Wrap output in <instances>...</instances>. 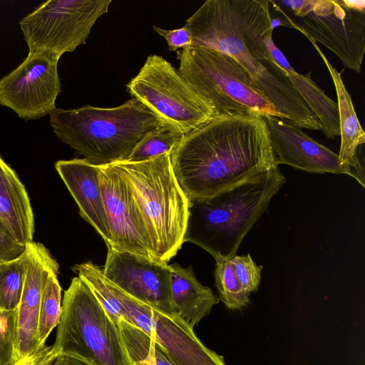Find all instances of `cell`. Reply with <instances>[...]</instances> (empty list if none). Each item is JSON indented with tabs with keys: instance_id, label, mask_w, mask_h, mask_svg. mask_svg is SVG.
I'll return each mask as SVG.
<instances>
[{
	"instance_id": "cell-35",
	"label": "cell",
	"mask_w": 365,
	"mask_h": 365,
	"mask_svg": "<svg viewBox=\"0 0 365 365\" xmlns=\"http://www.w3.org/2000/svg\"><path fill=\"white\" fill-rule=\"evenodd\" d=\"M133 365H154L151 355L145 354L143 356L140 361L133 363Z\"/></svg>"
},
{
	"instance_id": "cell-16",
	"label": "cell",
	"mask_w": 365,
	"mask_h": 365,
	"mask_svg": "<svg viewBox=\"0 0 365 365\" xmlns=\"http://www.w3.org/2000/svg\"><path fill=\"white\" fill-rule=\"evenodd\" d=\"M30 257L19 307L16 309V347L19 360L35 354L42 346L38 338L40 305L44 289L58 264L42 244H28Z\"/></svg>"
},
{
	"instance_id": "cell-2",
	"label": "cell",
	"mask_w": 365,
	"mask_h": 365,
	"mask_svg": "<svg viewBox=\"0 0 365 365\" xmlns=\"http://www.w3.org/2000/svg\"><path fill=\"white\" fill-rule=\"evenodd\" d=\"M269 0H207L185 21L192 45L230 55L254 78L277 111L297 113L304 101L273 60L265 36L274 29Z\"/></svg>"
},
{
	"instance_id": "cell-5",
	"label": "cell",
	"mask_w": 365,
	"mask_h": 365,
	"mask_svg": "<svg viewBox=\"0 0 365 365\" xmlns=\"http://www.w3.org/2000/svg\"><path fill=\"white\" fill-rule=\"evenodd\" d=\"M113 163L140 212L151 257L168 263L185 242L190 203L175 176L170 154Z\"/></svg>"
},
{
	"instance_id": "cell-8",
	"label": "cell",
	"mask_w": 365,
	"mask_h": 365,
	"mask_svg": "<svg viewBox=\"0 0 365 365\" xmlns=\"http://www.w3.org/2000/svg\"><path fill=\"white\" fill-rule=\"evenodd\" d=\"M96 296L110 318L142 330L175 365H225L222 356L207 348L193 328L177 314H168L131 297L107 278Z\"/></svg>"
},
{
	"instance_id": "cell-19",
	"label": "cell",
	"mask_w": 365,
	"mask_h": 365,
	"mask_svg": "<svg viewBox=\"0 0 365 365\" xmlns=\"http://www.w3.org/2000/svg\"><path fill=\"white\" fill-rule=\"evenodd\" d=\"M307 38L317 51L332 78L337 96L341 136L339 161L342 166L351 170L354 177V173H360L364 169L357 151L359 147L365 143V133L357 118L351 97L344 86L341 73L332 66L317 42L310 38Z\"/></svg>"
},
{
	"instance_id": "cell-14",
	"label": "cell",
	"mask_w": 365,
	"mask_h": 365,
	"mask_svg": "<svg viewBox=\"0 0 365 365\" xmlns=\"http://www.w3.org/2000/svg\"><path fill=\"white\" fill-rule=\"evenodd\" d=\"M98 166L110 237L107 247L152 258L143 222L125 181L114 163Z\"/></svg>"
},
{
	"instance_id": "cell-31",
	"label": "cell",
	"mask_w": 365,
	"mask_h": 365,
	"mask_svg": "<svg viewBox=\"0 0 365 365\" xmlns=\"http://www.w3.org/2000/svg\"><path fill=\"white\" fill-rule=\"evenodd\" d=\"M58 355L53 351V346L42 345L33 355L19 360L15 365H52Z\"/></svg>"
},
{
	"instance_id": "cell-15",
	"label": "cell",
	"mask_w": 365,
	"mask_h": 365,
	"mask_svg": "<svg viewBox=\"0 0 365 365\" xmlns=\"http://www.w3.org/2000/svg\"><path fill=\"white\" fill-rule=\"evenodd\" d=\"M266 122L275 164L290 165L311 173L346 174L351 169L342 166L338 154L317 143L301 128L274 117H263Z\"/></svg>"
},
{
	"instance_id": "cell-4",
	"label": "cell",
	"mask_w": 365,
	"mask_h": 365,
	"mask_svg": "<svg viewBox=\"0 0 365 365\" xmlns=\"http://www.w3.org/2000/svg\"><path fill=\"white\" fill-rule=\"evenodd\" d=\"M49 115L57 138L98 165L125 161L148 133L163 125L133 98L114 108H56Z\"/></svg>"
},
{
	"instance_id": "cell-33",
	"label": "cell",
	"mask_w": 365,
	"mask_h": 365,
	"mask_svg": "<svg viewBox=\"0 0 365 365\" xmlns=\"http://www.w3.org/2000/svg\"><path fill=\"white\" fill-rule=\"evenodd\" d=\"M52 365H92L90 363L71 356L58 355Z\"/></svg>"
},
{
	"instance_id": "cell-1",
	"label": "cell",
	"mask_w": 365,
	"mask_h": 365,
	"mask_svg": "<svg viewBox=\"0 0 365 365\" xmlns=\"http://www.w3.org/2000/svg\"><path fill=\"white\" fill-rule=\"evenodd\" d=\"M170 160L190 201L213 196L277 166L265 120L248 114L216 115L183 135Z\"/></svg>"
},
{
	"instance_id": "cell-20",
	"label": "cell",
	"mask_w": 365,
	"mask_h": 365,
	"mask_svg": "<svg viewBox=\"0 0 365 365\" xmlns=\"http://www.w3.org/2000/svg\"><path fill=\"white\" fill-rule=\"evenodd\" d=\"M270 31L265 36L267 47L275 63L287 73L289 81L317 116L322 130L328 138L340 135L337 103L328 97L324 91L312 79L310 73L303 75L297 73L289 64L285 56L275 45Z\"/></svg>"
},
{
	"instance_id": "cell-26",
	"label": "cell",
	"mask_w": 365,
	"mask_h": 365,
	"mask_svg": "<svg viewBox=\"0 0 365 365\" xmlns=\"http://www.w3.org/2000/svg\"><path fill=\"white\" fill-rule=\"evenodd\" d=\"M58 274H53L49 279L42 295L38 323V338L41 345L51 331L58 325L61 313V287Z\"/></svg>"
},
{
	"instance_id": "cell-10",
	"label": "cell",
	"mask_w": 365,
	"mask_h": 365,
	"mask_svg": "<svg viewBox=\"0 0 365 365\" xmlns=\"http://www.w3.org/2000/svg\"><path fill=\"white\" fill-rule=\"evenodd\" d=\"M111 0H48L19 22L29 53H47L60 58L86 43L96 21Z\"/></svg>"
},
{
	"instance_id": "cell-23",
	"label": "cell",
	"mask_w": 365,
	"mask_h": 365,
	"mask_svg": "<svg viewBox=\"0 0 365 365\" xmlns=\"http://www.w3.org/2000/svg\"><path fill=\"white\" fill-rule=\"evenodd\" d=\"M215 259V283L221 300L227 308L238 310L250 303V294L242 288L230 259Z\"/></svg>"
},
{
	"instance_id": "cell-17",
	"label": "cell",
	"mask_w": 365,
	"mask_h": 365,
	"mask_svg": "<svg viewBox=\"0 0 365 365\" xmlns=\"http://www.w3.org/2000/svg\"><path fill=\"white\" fill-rule=\"evenodd\" d=\"M55 168L75 200L80 215L110 245L109 227L98 180L99 166L84 158L58 160Z\"/></svg>"
},
{
	"instance_id": "cell-30",
	"label": "cell",
	"mask_w": 365,
	"mask_h": 365,
	"mask_svg": "<svg viewBox=\"0 0 365 365\" xmlns=\"http://www.w3.org/2000/svg\"><path fill=\"white\" fill-rule=\"evenodd\" d=\"M153 29L165 38L169 51H177L179 48L182 49L192 45V35L185 25L182 28L173 30L153 26Z\"/></svg>"
},
{
	"instance_id": "cell-34",
	"label": "cell",
	"mask_w": 365,
	"mask_h": 365,
	"mask_svg": "<svg viewBox=\"0 0 365 365\" xmlns=\"http://www.w3.org/2000/svg\"><path fill=\"white\" fill-rule=\"evenodd\" d=\"M342 3L347 7L353 9L365 11V1H349L341 0Z\"/></svg>"
},
{
	"instance_id": "cell-11",
	"label": "cell",
	"mask_w": 365,
	"mask_h": 365,
	"mask_svg": "<svg viewBox=\"0 0 365 365\" xmlns=\"http://www.w3.org/2000/svg\"><path fill=\"white\" fill-rule=\"evenodd\" d=\"M288 26L332 51L347 68L361 73L365 51V11L345 6L341 0H317L312 12L297 25L284 13Z\"/></svg>"
},
{
	"instance_id": "cell-13",
	"label": "cell",
	"mask_w": 365,
	"mask_h": 365,
	"mask_svg": "<svg viewBox=\"0 0 365 365\" xmlns=\"http://www.w3.org/2000/svg\"><path fill=\"white\" fill-rule=\"evenodd\" d=\"M101 269L120 289L161 312L177 314L170 297L168 263L108 247Z\"/></svg>"
},
{
	"instance_id": "cell-12",
	"label": "cell",
	"mask_w": 365,
	"mask_h": 365,
	"mask_svg": "<svg viewBox=\"0 0 365 365\" xmlns=\"http://www.w3.org/2000/svg\"><path fill=\"white\" fill-rule=\"evenodd\" d=\"M58 61L47 53H28L19 66L0 78V105L25 120L50 114L61 91Z\"/></svg>"
},
{
	"instance_id": "cell-6",
	"label": "cell",
	"mask_w": 365,
	"mask_h": 365,
	"mask_svg": "<svg viewBox=\"0 0 365 365\" xmlns=\"http://www.w3.org/2000/svg\"><path fill=\"white\" fill-rule=\"evenodd\" d=\"M53 351L81 359L92 365H133L119 322L108 314L78 276L64 292L62 313Z\"/></svg>"
},
{
	"instance_id": "cell-18",
	"label": "cell",
	"mask_w": 365,
	"mask_h": 365,
	"mask_svg": "<svg viewBox=\"0 0 365 365\" xmlns=\"http://www.w3.org/2000/svg\"><path fill=\"white\" fill-rule=\"evenodd\" d=\"M0 220L19 242H33L34 217L29 195L16 173L1 156Z\"/></svg>"
},
{
	"instance_id": "cell-27",
	"label": "cell",
	"mask_w": 365,
	"mask_h": 365,
	"mask_svg": "<svg viewBox=\"0 0 365 365\" xmlns=\"http://www.w3.org/2000/svg\"><path fill=\"white\" fill-rule=\"evenodd\" d=\"M16 347V309H0V365L19 361Z\"/></svg>"
},
{
	"instance_id": "cell-29",
	"label": "cell",
	"mask_w": 365,
	"mask_h": 365,
	"mask_svg": "<svg viewBox=\"0 0 365 365\" xmlns=\"http://www.w3.org/2000/svg\"><path fill=\"white\" fill-rule=\"evenodd\" d=\"M27 250V245L19 242L0 220V263L15 259Z\"/></svg>"
},
{
	"instance_id": "cell-7",
	"label": "cell",
	"mask_w": 365,
	"mask_h": 365,
	"mask_svg": "<svg viewBox=\"0 0 365 365\" xmlns=\"http://www.w3.org/2000/svg\"><path fill=\"white\" fill-rule=\"evenodd\" d=\"M178 71L215 108L217 115L248 114L283 119L252 76L234 58L199 46L177 51Z\"/></svg>"
},
{
	"instance_id": "cell-21",
	"label": "cell",
	"mask_w": 365,
	"mask_h": 365,
	"mask_svg": "<svg viewBox=\"0 0 365 365\" xmlns=\"http://www.w3.org/2000/svg\"><path fill=\"white\" fill-rule=\"evenodd\" d=\"M169 265L173 305L177 314L194 328L220 299L209 287L197 279L192 266L183 268L178 263Z\"/></svg>"
},
{
	"instance_id": "cell-28",
	"label": "cell",
	"mask_w": 365,
	"mask_h": 365,
	"mask_svg": "<svg viewBox=\"0 0 365 365\" xmlns=\"http://www.w3.org/2000/svg\"><path fill=\"white\" fill-rule=\"evenodd\" d=\"M230 259L242 288L250 295L259 285L262 267L256 264L250 254L235 255Z\"/></svg>"
},
{
	"instance_id": "cell-3",
	"label": "cell",
	"mask_w": 365,
	"mask_h": 365,
	"mask_svg": "<svg viewBox=\"0 0 365 365\" xmlns=\"http://www.w3.org/2000/svg\"><path fill=\"white\" fill-rule=\"evenodd\" d=\"M285 182L278 166H273L213 196L190 201L184 242L198 245L214 259L237 255L242 239Z\"/></svg>"
},
{
	"instance_id": "cell-22",
	"label": "cell",
	"mask_w": 365,
	"mask_h": 365,
	"mask_svg": "<svg viewBox=\"0 0 365 365\" xmlns=\"http://www.w3.org/2000/svg\"><path fill=\"white\" fill-rule=\"evenodd\" d=\"M30 257L26 251L19 257L0 263V309H16L20 303Z\"/></svg>"
},
{
	"instance_id": "cell-9",
	"label": "cell",
	"mask_w": 365,
	"mask_h": 365,
	"mask_svg": "<svg viewBox=\"0 0 365 365\" xmlns=\"http://www.w3.org/2000/svg\"><path fill=\"white\" fill-rule=\"evenodd\" d=\"M128 93L151 111L162 124L183 135L202 127L216 115L170 62L148 56L138 74L126 84Z\"/></svg>"
},
{
	"instance_id": "cell-32",
	"label": "cell",
	"mask_w": 365,
	"mask_h": 365,
	"mask_svg": "<svg viewBox=\"0 0 365 365\" xmlns=\"http://www.w3.org/2000/svg\"><path fill=\"white\" fill-rule=\"evenodd\" d=\"M278 4H282L284 6L291 9L294 14L299 17H304L313 11L317 0H291V1H277Z\"/></svg>"
},
{
	"instance_id": "cell-24",
	"label": "cell",
	"mask_w": 365,
	"mask_h": 365,
	"mask_svg": "<svg viewBox=\"0 0 365 365\" xmlns=\"http://www.w3.org/2000/svg\"><path fill=\"white\" fill-rule=\"evenodd\" d=\"M183 135L163 125H159L137 144L125 161L141 162L164 154H171Z\"/></svg>"
},
{
	"instance_id": "cell-25",
	"label": "cell",
	"mask_w": 365,
	"mask_h": 365,
	"mask_svg": "<svg viewBox=\"0 0 365 365\" xmlns=\"http://www.w3.org/2000/svg\"><path fill=\"white\" fill-rule=\"evenodd\" d=\"M123 339L133 364L140 361L143 356L150 354L154 365H175L161 347L138 327L119 321Z\"/></svg>"
}]
</instances>
